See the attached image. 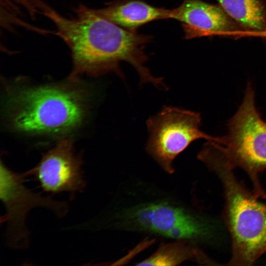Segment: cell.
I'll use <instances>...</instances> for the list:
<instances>
[{
    "instance_id": "6da1fadb",
    "label": "cell",
    "mask_w": 266,
    "mask_h": 266,
    "mask_svg": "<svg viewBox=\"0 0 266 266\" xmlns=\"http://www.w3.org/2000/svg\"><path fill=\"white\" fill-rule=\"evenodd\" d=\"M32 2L54 24L56 34L70 50L73 69L69 80L76 81L84 74H120V63L126 62L135 69L141 83L160 85L161 77L153 76L145 64L148 60L145 49L152 41L151 36L124 29L83 5L74 9L75 16L66 17L42 0Z\"/></svg>"
},
{
    "instance_id": "7a4b0ae2",
    "label": "cell",
    "mask_w": 266,
    "mask_h": 266,
    "mask_svg": "<svg viewBox=\"0 0 266 266\" xmlns=\"http://www.w3.org/2000/svg\"><path fill=\"white\" fill-rule=\"evenodd\" d=\"M198 158L215 172L224 189L225 220L232 243L228 265H253L266 253V204L236 178L233 169L214 146L204 144Z\"/></svg>"
},
{
    "instance_id": "3957f363",
    "label": "cell",
    "mask_w": 266,
    "mask_h": 266,
    "mask_svg": "<svg viewBox=\"0 0 266 266\" xmlns=\"http://www.w3.org/2000/svg\"><path fill=\"white\" fill-rule=\"evenodd\" d=\"M85 94L70 84L24 87L9 95V120L25 133L63 135L82 124L86 112Z\"/></svg>"
},
{
    "instance_id": "277c9868",
    "label": "cell",
    "mask_w": 266,
    "mask_h": 266,
    "mask_svg": "<svg viewBox=\"0 0 266 266\" xmlns=\"http://www.w3.org/2000/svg\"><path fill=\"white\" fill-rule=\"evenodd\" d=\"M227 130L219 143L212 142L231 167H240L247 173L255 196L266 198L259 177L266 169V120L256 106L249 81L241 104L228 122Z\"/></svg>"
},
{
    "instance_id": "5b68a950",
    "label": "cell",
    "mask_w": 266,
    "mask_h": 266,
    "mask_svg": "<svg viewBox=\"0 0 266 266\" xmlns=\"http://www.w3.org/2000/svg\"><path fill=\"white\" fill-rule=\"evenodd\" d=\"M201 122L200 113L165 106L147 120L146 151L165 171L173 173L174 160L193 141L203 138L220 142L221 136H213L201 130Z\"/></svg>"
},
{
    "instance_id": "8992f818",
    "label": "cell",
    "mask_w": 266,
    "mask_h": 266,
    "mask_svg": "<svg viewBox=\"0 0 266 266\" xmlns=\"http://www.w3.org/2000/svg\"><path fill=\"white\" fill-rule=\"evenodd\" d=\"M26 173H19L8 168L2 161L0 165V198L6 213L1 223L7 224L5 236L7 245L12 248L25 249L29 245V232L26 225L29 212L42 207L52 211L58 218L67 214L66 202L55 200L33 192L25 184Z\"/></svg>"
},
{
    "instance_id": "52a82bcc",
    "label": "cell",
    "mask_w": 266,
    "mask_h": 266,
    "mask_svg": "<svg viewBox=\"0 0 266 266\" xmlns=\"http://www.w3.org/2000/svg\"><path fill=\"white\" fill-rule=\"evenodd\" d=\"M119 225L131 230L145 231L189 241L206 235V225L188 210L166 202L140 204L122 211Z\"/></svg>"
},
{
    "instance_id": "ba28073f",
    "label": "cell",
    "mask_w": 266,
    "mask_h": 266,
    "mask_svg": "<svg viewBox=\"0 0 266 266\" xmlns=\"http://www.w3.org/2000/svg\"><path fill=\"white\" fill-rule=\"evenodd\" d=\"M82 164L81 157L75 154L72 140L66 139L43 154L39 163L25 173L33 176L43 192L52 195L67 192L73 197L86 186Z\"/></svg>"
},
{
    "instance_id": "9c48e42d",
    "label": "cell",
    "mask_w": 266,
    "mask_h": 266,
    "mask_svg": "<svg viewBox=\"0 0 266 266\" xmlns=\"http://www.w3.org/2000/svg\"><path fill=\"white\" fill-rule=\"evenodd\" d=\"M170 19L181 23L185 39L239 30V25L220 6L201 0H183L179 6L171 9Z\"/></svg>"
},
{
    "instance_id": "30bf717a",
    "label": "cell",
    "mask_w": 266,
    "mask_h": 266,
    "mask_svg": "<svg viewBox=\"0 0 266 266\" xmlns=\"http://www.w3.org/2000/svg\"><path fill=\"white\" fill-rule=\"evenodd\" d=\"M93 10L100 16L131 31L153 21L170 19L171 11L143 0H113L102 8Z\"/></svg>"
},
{
    "instance_id": "8fae6325",
    "label": "cell",
    "mask_w": 266,
    "mask_h": 266,
    "mask_svg": "<svg viewBox=\"0 0 266 266\" xmlns=\"http://www.w3.org/2000/svg\"><path fill=\"white\" fill-rule=\"evenodd\" d=\"M190 241L177 240L163 244L149 258L138 266H176L185 261L192 260L203 264H213L201 250L194 246Z\"/></svg>"
},
{
    "instance_id": "7c38bea8",
    "label": "cell",
    "mask_w": 266,
    "mask_h": 266,
    "mask_svg": "<svg viewBox=\"0 0 266 266\" xmlns=\"http://www.w3.org/2000/svg\"><path fill=\"white\" fill-rule=\"evenodd\" d=\"M216 0L241 27L257 33H266V9L260 0Z\"/></svg>"
}]
</instances>
